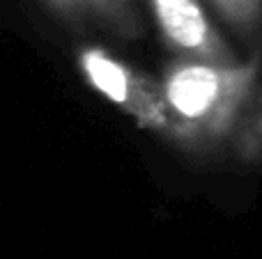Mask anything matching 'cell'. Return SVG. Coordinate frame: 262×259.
<instances>
[{"label": "cell", "instance_id": "1", "mask_svg": "<svg viewBox=\"0 0 262 259\" xmlns=\"http://www.w3.org/2000/svg\"><path fill=\"white\" fill-rule=\"evenodd\" d=\"M260 81V53L230 62L172 58L159 78L170 119L168 142L189 154L232 147Z\"/></svg>", "mask_w": 262, "mask_h": 259}, {"label": "cell", "instance_id": "2", "mask_svg": "<svg viewBox=\"0 0 262 259\" xmlns=\"http://www.w3.org/2000/svg\"><path fill=\"white\" fill-rule=\"evenodd\" d=\"M76 64L85 83L143 131L168 140L170 119L159 78L136 69L101 46H83Z\"/></svg>", "mask_w": 262, "mask_h": 259}, {"label": "cell", "instance_id": "3", "mask_svg": "<svg viewBox=\"0 0 262 259\" xmlns=\"http://www.w3.org/2000/svg\"><path fill=\"white\" fill-rule=\"evenodd\" d=\"M161 41L172 58L230 62L239 55L209 16L203 0H147Z\"/></svg>", "mask_w": 262, "mask_h": 259}, {"label": "cell", "instance_id": "4", "mask_svg": "<svg viewBox=\"0 0 262 259\" xmlns=\"http://www.w3.org/2000/svg\"><path fill=\"white\" fill-rule=\"evenodd\" d=\"M49 14L69 28H95L120 39H140L145 32L136 0H41Z\"/></svg>", "mask_w": 262, "mask_h": 259}, {"label": "cell", "instance_id": "5", "mask_svg": "<svg viewBox=\"0 0 262 259\" xmlns=\"http://www.w3.org/2000/svg\"><path fill=\"white\" fill-rule=\"evenodd\" d=\"M203 3L239 41L255 50L262 46V0H203Z\"/></svg>", "mask_w": 262, "mask_h": 259}, {"label": "cell", "instance_id": "6", "mask_svg": "<svg viewBox=\"0 0 262 259\" xmlns=\"http://www.w3.org/2000/svg\"><path fill=\"white\" fill-rule=\"evenodd\" d=\"M232 154L246 165L262 163V81L255 90V96L249 106L244 122L232 142Z\"/></svg>", "mask_w": 262, "mask_h": 259}]
</instances>
